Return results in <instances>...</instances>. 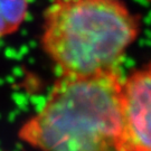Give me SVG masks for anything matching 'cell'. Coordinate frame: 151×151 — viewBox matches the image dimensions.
Segmentation results:
<instances>
[{
	"label": "cell",
	"mask_w": 151,
	"mask_h": 151,
	"mask_svg": "<svg viewBox=\"0 0 151 151\" xmlns=\"http://www.w3.org/2000/svg\"><path fill=\"white\" fill-rule=\"evenodd\" d=\"M140 27L122 0H52L40 45L60 75H93L120 68Z\"/></svg>",
	"instance_id": "7a4b0ae2"
},
{
	"label": "cell",
	"mask_w": 151,
	"mask_h": 151,
	"mask_svg": "<svg viewBox=\"0 0 151 151\" xmlns=\"http://www.w3.org/2000/svg\"><path fill=\"white\" fill-rule=\"evenodd\" d=\"M120 151H151V65L123 77Z\"/></svg>",
	"instance_id": "3957f363"
},
{
	"label": "cell",
	"mask_w": 151,
	"mask_h": 151,
	"mask_svg": "<svg viewBox=\"0 0 151 151\" xmlns=\"http://www.w3.org/2000/svg\"><path fill=\"white\" fill-rule=\"evenodd\" d=\"M28 14V0H0V38L16 32Z\"/></svg>",
	"instance_id": "277c9868"
},
{
	"label": "cell",
	"mask_w": 151,
	"mask_h": 151,
	"mask_svg": "<svg viewBox=\"0 0 151 151\" xmlns=\"http://www.w3.org/2000/svg\"><path fill=\"white\" fill-rule=\"evenodd\" d=\"M120 68L93 75H60L19 138L42 151H120Z\"/></svg>",
	"instance_id": "6da1fadb"
}]
</instances>
